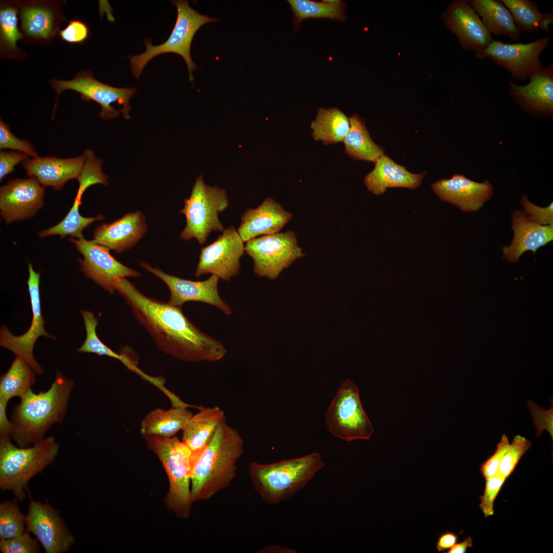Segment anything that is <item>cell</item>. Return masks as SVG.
I'll list each match as a JSON object with an SVG mask.
<instances>
[{
  "label": "cell",
  "instance_id": "ab89813d",
  "mask_svg": "<svg viewBox=\"0 0 553 553\" xmlns=\"http://www.w3.org/2000/svg\"><path fill=\"white\" fill-rule=\"evenodd\" d=\"M530 445L531 442L526 438L520 435L515 436L501 459L498 475L506 479Z\"/></svg>",
  "mask_w": 553,
  "mask_h": 553
},
{
  "label": "cell",
  "instance_id": "2e32d148",
  "mask_svg": "<svg viewBox=\"0 0 553 553\" xmlns=\"http://www.w3.org/2000/svg\"><path fill=\"white\" fill-rule=\"evenodd\" d=\"M30 503L26 516L27 530L33 534L47 553L68 551L75 539L59 511L48 502L33 500L29 493Z\"/></svg>",
  "mask_w": 553,
  "mask_h": 553
},
{
  "label": "cell",
  "instance_id": "52a82bcc",
  "mask_svg": "<svg viewBox=\"0 0 553 553\" xmlns=\"http://www.w3.org/2000/svg\"><path fill=\"white\" fill-rule=\"evenodd\" d=\"M177 8V17L175 26L166 41L159 45L154 46L150 39L144 40L146 51L139 55L128 56L134 76H139L146 64L153 58L162 54L173 53L181 56L185 60L189 73V80L193 82V71L196 69L191 54V44L197 31L203 25L215 22V17L200 14L192 9L187 1H172Z\"/></svg>",
  "mask_w": 553,
  "mask_h": 553
},
{
  "label": "cell",
  "instance_id": "f546056e",
  "mask_svg": "<svg viewBox=\"0 0 553 553\" xmlns=\"http://www.w3.org/2000/svg\"><path fill=\"white\" fill-rule=\"evenodd\" d=\"M350 127L349 118L336 108L319 109L310 125L312 137L324 145L343 142Z\"/></svg>",
  "mask_w": 553,
  "mask_h": 553
},
{
  "label": "cell",
  "instance_id": "44dd1931",
  "mask_svg": "<svg viewBox=\"0 0 553 553\" xmlns=\"http://www.w3.org/2000/svg\"><path fill=\"white\" fill-rule=\"evenodd\" d=\"M431 188L442 201L451 203L464 212L476 211L492 197L490 182L473 181L461 174L433 183Z\"/></svg>",
  "mask_w": 553,
  "mask_h": 553
},
{
  "label": "cell",
  "instance_id": "f1b7e54d",
  "mask_svg": "<svg viewBox=\"0 0 553 553\" xmlns=\"http://www.w3.org/2000/svg\"><path fill=\"white\" fill-rule=\"evenodd\" d=\"M186 407H173L169 410L157 408L150 412L142 420L140 431L144 435L171 437L182 430L192 416Z\"/></svg>",
  "mask_w": 553,
  "mask_h": 553
},
{
  "label": "cell",
  "instance_id": "4fadbf2b",
  "mask_svg": "<svg viewBox=\"0 0 553 553\" xmlns=\"http://www.w3.org/2000/svg\"><path fill=\"white\" fill-rule=\"evenodd\" d=\"M550 37L539 38L527 44H507L493 40L486 49L475 53L481 60L490 58L507 70L515 79L525 80L542 67L541 53L548 46Z\"/></svg>",
  "mask_w": 553,
  "mask_h": 553
},
{
  "label": "cell",
  "instance_id": "681fc988",
  "mask_svg": "<svg viewBox=\"0 0 553 553\" xmlns=\"http://www.w3.org/2000/svg\"><path fill=\"white\" fill-rule=\"evenodd\" d=\"M8 402V401L0 398V438H11L13 427L7 414Z\"/></svg>",
  "mask_w": 553,
  "mask_h": 553
},
{
  "label": "cell",
  "instance_id": "8992f818",
  "mask_svg": "<svg viewBox=\"0 0 553 553\" xmlns=\"http://www.w3.org/2000/svg\"><path fill=\"white\" fill-rule=\"evenodd\" d=\"M150 448L158 456L169 479L167 502L176 514L187 518L193 502L191 495V472L193 453L182 440L176 437L145 435Z\"/></svg>",
  "mask_w": 553,
  "mask_h": 553
},
{
  "label": "cell",
  "instance_id": "bcb514c9",
  "mask_svg": "<svg viewBox=\"0 0 553 553\" xmlns=\"http://www.w3.org/2000/svg\"><path fill=\"white\" fill-rule=\"evenodd\" d=\"M509 444L507 436L502 435L494 453L481 465L480 471L485 479L498 474L501 459L507 451Z\"/></svg>",
  "mask_w": 553,
  "mask_h": 553
},
{
  "label": "cell",
  "instance_id": "277c9868",
  "mask_svg": "<svg viewBox=\"0 0 553 553\" xmlns=\"http://www.w3.org/2000/svg\"><path fill=\"white\" fill-rule=\"evenodd\" d=\"M325 466L318 452L268 464L251 462L248 474L262 500L274 504L297 494Z\"/></svg>",
  "mask_w": 553,
  "mask_h": 553
},
{
  "label": "cell",
  "instance_id": "d590c367",
  "mask_svg": "<svg viewBox=\"0 0 553 553\" xmlns=\"http://www.w3.org/2000/svg\"><path fill=\"white\" fill-rule=\"evenodd\" d=\"M20 18L22 28L28 36L47 38L53 34L54 17L49 9L35 6L23 7Z\"/></svg>",
  "mask_w": 553,
  "mask_h": 553
},
{
  "label": "cell",
  "instance_id": "f6af8a7d",
  "mask_svg": "<svg viewBox=\"0 0 553 553\" xmlns=\"http://www.w3.org/2000/svg\"><path fill=\"white\" fill-rule=\"evenodd\" d=\"M524 211L533 222L540 225H553V203L548 206H538L530 202L526 195H524L520 199Z\"/></svg>",
  "mask_w": 553,
  "mask_h": 553
},
{
  "label": "cell",
  "instance_id": "1f68e13d",
  "mask_svg": "<svg viewBox=\"0 0 553 553\" xmlns=\"http://www.w3.org/2000/svg\"><path fill=\"white\" fill-rule=\"evenodd\" d=\"M510 12L517 30L529 33L547 32L553 23V13H541L531 0H501Z\"/></svg>",
  "mask_w": 553,
  "mask_h": 553
},
{
  "label": "cell",
  "instance_id": "b9f144b4",
  "mask_svg": "<svg viewBox=\"0 0 553 553\" xmlns=\"http://www.w3.org/2000/svg\"><path fill=\"white\" fill-rule=\"evenodd\" d=\"M0 148H10L24 153L33 158L38 157L34 145L28 141L14 136L10 131L9 126L0 119Z\"/></svg>",
  "mask_w": 553,
  "mask_h": 553
},
{
  "label": "cell",
  "instance_id": "7a4b0ae2",
  "mask_svg": "<svg viewBox=\"0 0 553 553\" xmlns=\"http://www.w3.org/2000/svg\"><path fill=\"white\" fill-rule=\"evenodd\" d=\"M244 451V440L239 432L225 421L222 422L193 462V502L209 499L228 487L235 478L237 462Z\"/></svg>",
  "mask_w": 553,
  "mask_h": 553
},
{
  "label": "cell",
  "instance_id": "f907efd6",
  "mask_svg": "<svg viewBox=\"0 0 553 553\" xmlns=\"http://www.w3.org/2000/svg\"><path fill=\"white\" fill-rule=\"evenodd\" d=\"M457 536L451 531L442 534L438 538L436 548L438 551L449 550L457 541Z\"/></svg>",
  "mask_w": 553,
  "mask_h": 553
},
{
  "label": "cell",
  "instance_id": "d6a6232c",
  "mask_svg": "<svg viewBox=\"0 0 553 553\" xmlns=\"http://www.w3.org/2000/svg\"><path fill=\"white\" fill-rule=\"evenodd\" d=\"M35 371L24 360L16 357L8 370L0 378V398L9 401L24 397L35 382Z\"/></svg>",
  "mask_w": 553,
  "mask_h": 553
},
{
  "label": "cell",
  "instance_id": "f5cc1de1",
  "mask_svg": "<svg viewBox=\"0 0 553 553\" xmlns=\"http://www.w3.org/2000/svg\"><path fill=\"white\" fill-rule=\"evenodd\" d=\"M261 552H274V553H294L296 551L287 547L280 545H271L264 547L260 550Z\"/></svg>",
  "mask_w": 553,
  "mask_h": 553
},
{
  "label": "cell",
  "instance_id": "ba28073f",
  "mask_svg": "<svg viewBox=\"0 0 553 553\" xmlns=\"http://www.w3.org/2000/svg\"><path fill=\"white\" fill-rule=\"evenodd\" d=\"M228 206L226 190L217 185H206L202 176H199L189 197L184 199V207L179 211L186 218V225L179 238L185 241L195 238L203 245L212 231L223 232L225 228L220 221L219 214Z\"/></svg>",
  "mask_w": 553,
  "mask_h": 553
},
{
  "label": "cell",
  "instance_id": "f35d334b",
  "mask_svg": "<svg viewBox=\"0 0 553 553\" xmlns=\"http://www.w3.org/2000/svg\"><path fill=\"white\" fill-rule=\"evenodd\" d=\"M17 11L12 7L1 9L0 32L1 44L10 50L17 49V41L23 38L17 28Z\"/></svg>",
  "mask_w": 553,
  "mask_h": 553
},
{
  "label": "cell",
  "instance_id": "8fae6325",
  "mask_svg": "<svg viewBox=\"0 0 553 553\" xmlns=\"http://www.w3.org/2000/svg\"><path fill=\"white\" fill-rule=\"evenodd\" d=\"M51 84L58 95L64 90H72L80 94L81 98L84 101L93 100L101 107L99 113L102 119H111L119 116L120 110H115L113 103L122 106L121 112L124 118H130L129 103L131 97L137 91L136 88H121L110 86L95 79L90 71H80L71 80L53 79Z\"/></svg>",
  "mask_w": 553,
  "mask_h": 553
},
{
  "label": "cell",
  "instance_id": "d4e9b609",
  "mask_svg": "<svg viewBox=\"0 0 553 553\" xmlns=\"http://www.w3.org/2000/svg\"><path fill=\"white\" fill-rule=\"evenodd\" d=\"M512 217L514 238L509 246L502 248L503 258L509 262H517L528 250L535 254L538 248L552 241L553 225L533 222L521 210L513 211Z\"/></svg>",
  "mask_w": 553,
  "mask_h": 553
},
{
  "label": "cell",
  "instance_id": "8d00e7d4",
  "mask_svg": "<svg viewBox=\"0 0 553 553\" xmlns=\"http://www.w3.org/2000/svg\"><path fill=\"white\" fill-rule=\"evenodd\" d=\"M83 154L85 156L84 162L81 172L77 179L79 187L73 204L76 208H79L82 195L89 187L96 184L103 185L108 184L107 176L101 170V160L97 158L91 150H85Z\"/></svg>",
  "mask_w": 553,
  "mask_h": 553
},
{
  "label": "cell",
  "instance_id": "74e56055",
  "mask_svg": "<svg viewBox=\"0 0 553 553\" xmlns=\"http://www.w3.org/2000/svg\"><path fill=\"white\" fill-rule=\"evenodd\" d=\"M17 498L0 504V539H7L22 534L26 527V516L21 513Z\"/></svg>",
  "mask_w": 553,
  "mask_h": 553
},
{
  "label": "cell",
  "instance_id": "7402d4cb",
  "mask_svg": "<svg viewBox=\"0 0 553 553\" xmlns=\"http://www.w3.org/2000/svg\"><path fill=\"white\" fill-rule=\"evenodd\" d=\"M147 225L143 213L128 212L110 223L97 226L93 241L118 253L132 248L146 232Z\"/></svg>",
  "mask_w": 553,
  "mask_h": 553
},
{
  "label": "cell",
  "instance_id": "60d3db41",
  "mask_svg": "<svg viewBox=\"0 0 553 553\" xmlns=\"http://www.w3.org/2000/svg\"><path fill=\"white\" fill-rule=\"evenodd\" d=\"M26 530L22 534L7 539H1L0 550L3 553H37L40 545L36 538H33Z\"/></svg>",
  "mask_w": 553,
  "mask_h": 553
},
{
  "label": "cell",
  "instance_id": "7dc6e473",
  "mask_svg": "<svg viewBox=\"0 0 553 553\" xmlns=\"http://www.w3.org/2000/svg\"><path fill=\"white\" fill-rule=\"evenodd\" d=\"M62 39L71 44H80L84 42L89 37V29L88 26L79 20H71L62 30H59Z\"/></svg>",
  "mask_w": 553,
  "mask_h": 553
},
{
  "label": "cell",
  "instance_id": "4316f807",
  "mask_svg": "<svg viewBox=\"0 0 553 553\" xmlns=\"http://www.w3.org/2000/svg\"><path fill=\"white\" fill-rule=\"evenodd\" d=\"M225 421L224 411L218 407H202L188 419L182 429V440L193 453V461L204 449L219 426Z\"/></svg>",
  "mask_w": 553,
  "mask_h": 553
},
{
  "label": "cell",
  "instance_id": "ee69618b",
  "mask_svg": "<svg viewBox=\"0 0 553 553\" xmlns=\"http://www.w3.org/2000/svg\"><path fill=\"white\" fill-rule=\"evenodd\" d=\"M527 405L529 408L530 414L533 417V421L536 427V436H540L544 430H547L552 438L553 437V407L548 410L539 407L531 400H528Z\"/></svg>",
  "mask_w": 553,
  "mask_h": 553
},
{
  "label": "cell",
  "instance_id": "836d02e7",
  "mask_svg": "<svg viewBox=\"0 0 553 553\" xmlns=\"http://www.w3.org/2000/svg\"><path fill=\"white\" fill-rule=\"evenodd\" d=\"M293 13V24L299 28L301 22L306 19L325 18L344 21L346 19L345 3L339 0L323 1L289 0Z\"/></svg>",
  "mask_w": 553,
  "mask_h": 553
},
{
  "label": "cell",
  "instance_id": "83f0119b",
  "mask_svg": "<svg viewBox=\"0 0 553 553\" xmlns=\"http://www.w3.org/2000/svg\"><path fill=\"white\" fill-rule=\"evenodd\" d=\"M467 2L481 17L482 23L490 33L505 35L516 41L519 40L520 32L515 26L510 12L500 1L470 0Z\"/></svg>",
  "mask_w": 553,
  "mask_h": 553
},
{
  "label": "cell",
  "instance_id": "4dcf8cb0",
  "mask_svg": "<svg viewBox=\"0 0 553 553\" xmlns=\"http://www.w3.org/2000/svg\"><path fill=\"white\" fill-rule=\"evenodd\" d=\"M349 131L343 142L345 152L355 160L375 163L384 153L372 140L364 120L356 114L349 118Z\"/></svg>",
  "mask_w": 553,
  "mask_h": 553
},
{
  "label": "cell",
  "instance_id": "e575fe53",
  "mask_svg": "<svg viewBox=\"0 0 553 553\" xmlns=\"http://www.w3.org/2000/svg\"><path fill=\"white\" fill-rule=\"evenodd\" d=\"M86 330V338L82 345L77 349L78 352L93 353L99 355H107L118 359L130 370L138 374L141 370L136 364L125 355L118 354L104 344L98 338L96 331L98 320L93 313L81 310Z\"/></svg>",
  "mask_w": 553,
  "mask_h": 553
},
{
  "label": "cell",
  "instance_id": "484cf974",
  "mask_svg": "<svg viewBox=\"0 0 553 553\" xmlns=\"http://www.w3.org/2000/svg\"><path fill=\"white\" fill-rule=\"evenodd\" d=\"M424 173L413 174L383 155L375 162L374 169L365 177L368 190L375 195L383 194L388 188H417Z\"/></svg>",
  "mask_w": 553,
  "mask_h": 553
},
{
  "label": "cell",
  "instance_id": "e0dca14e",
  "mask_svg": "<svg viewBox=\"0 0 553 553\" xmlns=\"http://www.w3.org/2000/svg\"><path fill=\"white\" fill-rule=\"evenodd\" d=\"M139 264L142 268L160 279L167 285L170 292L167 303L170 305L182 307L187 302H200L217 308L225 315H229L231 313L230 306L219 295L218 285L220 279L218 276L211 275L204 281H194L166 273L144 261L139 262Z\"/></svg>",
  "mask_w": 553,
  "mask_h": 553
},
{
  "label": "cell",
  "instance_id": "3957f363",
  "mask_svg": "<svg viewBox=\"0 0 553 553\" xmlns=\"http://www.w3.org/2000/svg\"><path fill=\"white\" fill-rule=\"evenodd\" d=\"M74 387V381L56 370L54 380L46 391L31 389L13 407L11 438L18 446L29 447L44 439L51 427L63 420Z\"/></svg>",
  "mask_w": 553,
  "mask_h": 553
},
{
  "label": "cell",
  "instance_id": "d6986e66",
  "mask_svg": "<svg viewBox=\"0 0 553 553\" xmlns=\"http://www.w3.org/2000/svg\"><path fill=\"white\" fill-rule=\"evenodd\" d=\"M442 18L446 28L457 36L464 50L476 53L486 49L493 40L491 33L467 1L451 3Z\"/></svg>",
  "mask_w": 553,
  "mask_h": 553
},
{
  "label": "cell",
  "instance_id": "603a6c76",
  "mask_svg": "<svg viewBox=\"0 0 553 553\" xmlns=\"http://www.w3.org/2000/svg\"><path fill=\"white\" fill-rule=\"evenodd\" d=\"M292 217L282 205L267 197L258 207L248 209L242 215L237 231L245 243L259 236L279 232Z\"/></svg>",
  "mask_w": 553,
  "mask_h": 553
},
{
  "label": "cell",
  "instance_id": "cb8c5ba5",
  "mask_svg": "<svg viewBox=\"0 0 553 553\" xmlns=\"http://www.w3.org/2000/svg\"><path fill=\"white\" fill-rule=\"evenodd\" d=\"M84 160L83 154L66 159L37 157L27 159L22 165L27 175L36 178L44 187L51 186L55 190H60L68 180L78 178Z\"/></svg>",
  "mask_w": 553,
  "mask_h": 553
},
{
  "label": "cell",
  "instance_id": "5bb4252c",
  "mask_svg": "<svg viewBox=\"0 0 553 553\" xmlns=\"http://www.w3.org/2000/svg\"><path fill=\"white\" fill-rule=\"evenodd\" d=\"M28 270L27 284L33 313L32 324L27 332L19 336L13 335L6 326H2L0 331V345L26 362L36 374H42L44 370L33 355L34 345L41 336L55 337L48 333L44 326L45 321L41 312L39 292L40 273L35 272L30 263Z\"/></svg>",
  "mask_w": 553,
  "mask_h": 553
},
{
  "label": "cell",
  "instance_id": "816d5d0a",
  "mask_svg": "<svg viewBox=\"0 0 553 553\" xmlns=\"http://www.w3.org/2000/svg\"><path fill=\"white\" fill-rule=\"evenodd\" d=\"M473 545L472 539L467 537L462 542L456 543L452 548L446 551L447 553H465L467 549Z\"/></svg>",
  "mask_w": 553,
  "mask_h": 553
},
{
  "label": "cell",
  "instance_id": "9a60e30c",
  "mask_svg": "<svg viewBox=\"0 0 553 553\" xmlns=\"http://www.w3.org/2000/svg\"><path fill=\"white\" fill-rule=\"evenodd\" d=\"M83 259L78 260L80 269L85 275L93 280L104 289L113 294L115 291L113 281L118 278L138 277L140 273L117 260L110 253L107 247L81 237L70 238Z\"/></svg>",
  "mask_w": 553,
  "mask_h": 553
},
{
  "label": "cell",
  "instance_id": "5b68a950",
  "mask_svg": "<svg viewBox=\"0 0 553 553\" xmlns=\"http://www.w3.org/2000/svg\"><path fill=\"white\" fill-rule=\"evenodd\" d=\"M11 438H0V488L12 491L19 501L26 498L30 480L54 461L59 444L52 436L22 448Z\"/></svg>",
  "mask_w": 553,
  "mask_h": 553
},
{
  "label": "cell",
  "instance_id": "ffe728a7",
  "mask_svg": "<svg viewBox=\"0 0 553 553\" xmlns=\"http://www.w3.org/2000/svg\"><path fill=\"white\" fill-rule=\"evenodd\" d=\"M524 86L509 83L511 98L523 110L538 117L553 114V66L541 67L529 76Z\"/></svg>",
  "mask_w": 553,
  "mask_h": 553
},
{
  "label": "cell",
  "instance_id": "7c38bea8",
  "mask_svg": "<svg viewBox=\"0 0 553 553\" xmlns=\"http://www.w3.org/2000/svg\"><path fill=\"white\" fill-rule=\"evenodd\" d=\"M244 243L233 226L225 228L214 242L201 249L195 275L210 273L230 281L239 274L240 259L245 253Z\"/></svg>",
  "mask_w": 553,
  "mask_h": 553
},
{
  "label": "cell",
  "instance_id": "30bf717a",
  "mask_svg": "<svg viewBox=\"0 0 553 553\" xmlns=\"http://www.w3.org/2000/svg\"><path fill=\"white\" fill-rule=\"evenodd\" d=\"M245 253L253 260L254 273L270 280L276 279L284 269L305 256L295 233L290 230L248 240Z\"/></svg>",
  "mask_w": 553,
  "mask_h": 553
},
{
  "label": "cell",
  "instance_id": "7bdbcfd3",
  "mask_svg": "<svg viewBox=\"0 0 553 553\" xmlns=\"http://www.w3.org/2000/svg\"><path fill=\"white\" fill-rule=\"evenodd\" d=\"M506 479L499 475L485 479L483 495L480 497L479 506L485 517L494 513V503Z\"/></svg>",
  "mask_w": 553,
  "mask_h": 553
},
{
  "label": "cell",
  "instance_id": "c3c4849f",
  "mask_svg": "<svg viewBox=\"0 0 553 553\" xmlns=\"http://www.w3.org/2000/svg\"><path fill=\"white\" fill-rule=\"evenodd\" d=\"M29 158L28 155L21 152H0V180L14 171L15 166Z\"/></svg>",
  "mask_w": 553,
  "mask_h": 553
},
{
  "label": "cell",
  "instance_id": "ac0fdd59",
  "mask_svg": "<svg viewBox=\"0 0 553 553\" xmlns=\"http://www.w3.org/2000/svg\"><path fill=\"white\" fill-rule=\"evenodd\" d=\"M45 187L34 177L12 179L0 188V214L7 223L33 217L44 205Z\"/></svg>",
  "mask_w": 553,
  "mask_h": 553
},
{
  "label": "cell",
  "instance_id": "6da1fadb",
  "mask_svg": "<svg viewBox=\"0 0 553 553\" xmlns=\"http://www.w3.org/2000/svg\"><path fill=\"white\" fill-rule=\"evenodd\" d=\"M113 285L155 344L165 354L187 362L217 361L226 354L223 344L192 323L182 307L144 295L125 278L115 279Z\"/></svg>",
  "mask_w": 553,
  "mask_h": 553
},
{
  "label": "cell",
  "instance_id": "9c48e42d",
  "mask_svg": "<svg viewBox=\"0 0 553 553\" xmlns=\"http://www.w3.org/2000/svg\"><path fill=\"white\" fill-rule=\"evenodd\" d=\"M325 417L329 432L348 442L369 440L374 432L372 424L362 406L358 388L348 379L338 389Z\"/></svg>",
  "mask_w": 553,
  "mask_h": 553
}]
</instances>
